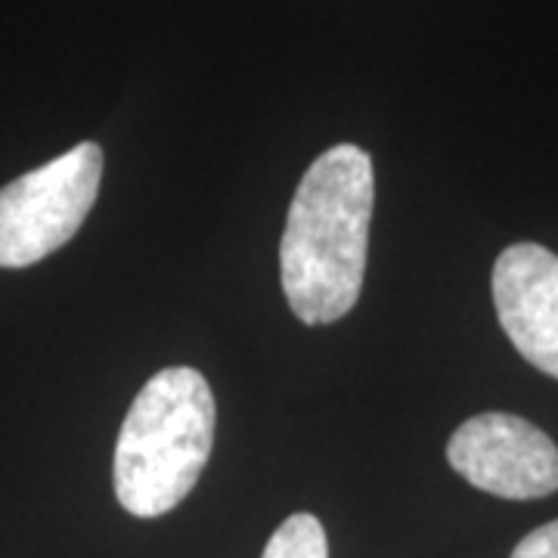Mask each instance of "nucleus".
Here are the masks:
<instances>
[{
  "label": "nucleus",
  "mask_w": 558,
  "mask_h": 558,
  "mask_svg": "<svg viewBox=\"0 0 558 558\" xmlns=\"http://www.w3.org/2000/svg\"><path fill=\"white\" fill-rule=\"evenodd\" d=\"M373 202V159L360 146H332L304 171L279 242L282 292L301 323L326 326L357 304Z\"/></svg>",
  "instance_id": "obj_1"
},
{
  "label": "nucleus",
  "mask_w": 558,
  "mask_h": 558,
  "mask_svg": "<svg viewBox=\"0 0 558 558\" xmlns=\"http://www.w3.org/2000/svg\"><path fill=\"white\" fill-rule=\"evenodd\" d=\"M215 447V395L202 373L168 366L140 388L116 444V497L159 519L196 487Z\"/></svg>",
  "instance_id": "obj_2"
},
{
  "label": "nucleus",
  "mask_w": 558,
  "mask_h": 558,
  "mask_svg": "<svg viewBox=\"0 0 558 558\" xmlns=\"http://www.w3.org/2000/svg\"><path fill=\"white\" fill-rule=\"evenodd\" d=\"M102 180V149L78 143L0 190V267H32L81 230Z\"/></svg>",
  "instance_id": "obj_3"
},
{
  "label": "nucleus",
  "mask_w": 558,
  "mask_h": 558,
  "mask_svg": "<svg viewBox=\"0 0 558 558\" xmlns=\"http://www.w3.org/2000/svg\"><path fill=\"white\" fill-rule=\"evenodd\" d=\"M462 478L502 499H539L558 490V447L537 425L512 413L465 418L447 444Z\"/></svg>",
  "instance_id": "obj_4"
},
{
  "label": "nucleus",
  "mask_w": 558,
  "mask_h": 558,
  "mask_svg": "<svg viewBox=\"0 0 558 558\" xmlns=\"http://www.w3.org/2000/svg\"><path fill=\"white\" fill-rule=\"evenodd\" d=\"M494 304L502 332L521 357L558 379V255L519 242L494 264Z\"/></svg>",
  "instance_id": "obj_5"
},
{
  "label": "nucleus",
  "mask_w": 558,
  "mask_h": 558,
  "mask_svg": "<svg viewBox=\"0 0 558 558\" xmlns=\"http://www.w3.org/2000/svg\"><path fill=\"white\" fill-rule=\"evenodd\" d=\"M260 558H329V539L314 515L299 512L279 524Z\"/></svg>",
  "instance_id": "obj_6"
},
{
  "label": "nucleus",
  "mask_w": 558,
  "mask_h": 558,
  "mask_svg": "<svg viewBox=\"0 0 558 558\" xmlns=\"http://www.w3.org/2000/svg\"><path fill=\"white\" fill-rule=\"evenodd\" d=\"M512 558H558V521H549L537 531H531L512 549Z\"/></svg>",
  "instance_id": "obj_7"
}]
</instances>
